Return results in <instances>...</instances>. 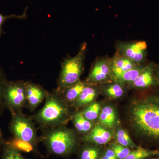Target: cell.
Segmentation results:
<instances>
[{"instance_id": "cell-5", "label": "cell", "mask_w": 159, "mask_h": 159, "mask_svg": "<svg viewBox=\"0 0 159 159\" xmlns=\"http://www.w3.org/2000/svg\"><path fill=\"white\" fill-rule=\"evenodd\" d=\"M5 105L13 113L24 106L26 101L25 84L21 82L7 81L4 91Z\"/></svg>"}, {"instance_id": "cell-32", "label": "cell", "mask_w": 159, "mask_h": 159, "mask_svg": "<svg viewBox=\"0 0 159 159\" xmlns=\"http://www.w3.org/2000/svg\"><path fill=\"white\" fill-rule=\"evenodd\" d=\"M158 150L159 153H158V154L157 155V156L159 158V149H158Z\"/></svg>"}, {"instance_id": "cell-18", "label": "cell", "mask_w": 159, "mask_h": 159, "mask_svg": "<svg viewBox=\"0 0 159 159\" xmlns=\"http://www.w3.org/2000/svg\"><path fill=\"white\" fill-rule=\"evenodd\" d=\"M73 122L77 130L82 133H89L93 128L92 121L87 119L81 112L74 116Z\"/></svg>"}, {"instance_id": "cell-1", "label": "cell", "mask_w": 159, "mask_h": 159, "mask_svg": "<svg viewBox=\"0 0 159 159\" xmlns=\"http://www.w3.org/2000/svg\"><path fill=\"white\" fill-rule=\"evenodd\" d=\"M130 125L139 136L159 143V94L135 100L128 111Z\"/></svg>"}, {"instance_id": "cell-9", "label": "cell", "mask_w": 159, "mask_h": 159, "mask_svg": "<svg viewBox=\"0 0 159 159\" xmlns=\"http://www.w3.org/2000/svg\"><path fill=\"white\" fill-rule=\"evenodd\" d=\"M154 67L152 63L145 66L142 73L131 85L136 88L145 89L158 84L155 74Z\"/></svg>"}, {"instance_id": "cell-22", "label": "cell", "mask_w": 159, "mask_h": 159, "mask_svg": "<svg viewBox=\"0 0 159 159\" xmlns=\"http://www.w3.org/2000/svg\"><path fill=\"white\" fill-rule=\"evenodd\" d=\"M100 110V106L99 103L93 102L89 104L81 113L87 119L93 121L99 116Z\"/></svg>"}, {"instance_id": "cell-13", "label": "cell", "mask_w": 159, "mask_h": 159, "mask_svg": "<svg viewBox=\"0 0 159 159\" xmlns=\"http://www.w3.org/2000/svg\"><path fill=\"white\" fill-rule=\"evenodd\" d=\"M97 91L93 84H87L77 100L74 102L76 108L88 105L93 101L97 97Z\"/></svg>"}, {"instance_id": "cell-28", "label": "cell", "mask_w": 159, "mask_h": 159, "mask_svg": "<svg viewBox=\"0 0 159 159\" xmlns=\"http://www.w3.org/2000/svg\"><path fill=\"white\" fill-rule=\"evenodd\" d=\"M103 154L109 159H118L113 150L109 148H107L104 151Z\"/></svg>"}, {"instance_id": "cell-29", "label": "cell", "mask_w": 159, "mask_h": 159, "mask_svg": "<svg viewBox=\"0 0 159 159\" xmlns=\"http://www.w3.org/2000/svg\"><path fill=\"white\" fill-rule=\"evenodd\" d=\"M154 72L158 84H159V65L156 66H155Z\"/></svg>"}, {"instance_id": "cell-2", "label": "cell", "mask_w": 159, "mask_h": 159, "mask_svg": "<svg viewBox=\"0 0 159 159\" xmlns=\"http://www.w3.org/2000/svg\"><path fill=\"white\" fill-rule=\"evenodd\" d=\"M44 142L50 152L62 156L73 152L77 145L74 132L65 128H57L49 132L44 137Z\"/></svg>"}, {"instance_id": "cell-8", "label": "cell", "mask_w": 159, "mask_h": 159, "mask_svg": "<svg viewBox=\"0 0 159 159\" xmlns=\"http://www.w3.org/2000/svg\"><path fill=\"white\" fill-rule=\"evenodd\" d=\"M111 79V58L104 57L97 60L86 82L88 84L107 82Z\"/></svg>"}, {"instance_id": "cell-11", "label": "cell", "mask_w": 159, "mask_h": 159, "mask_svg": "<svg viewBox=\"0 0 159 159\" xmlns=\"http://www.w3.org/2000/svg\"><path fill=\"white\" fill-rule=\"evenodd\" d=\"M111 79L120 76L137 65V64L118 53L111 58Z\"/></svg>"}, {"instance_id": "cell-30", "label": "cell", "mask_w": 159, "mask_h": 159, "mask_svg": "<svg viewBox=\"0 0 159 159\" xmlns=\"http://www.w3.org/2000/svg\"><path fill=\"white\" fill-rule=\"evenodd\" d=\"M3 143V134L2 131L0 130V148Z\"/></svg>"}, {"instance_id": "cell-20", "label": "cell", "mask_w": 159, "mask_h": 159, "mask_svg": "<svg viewBox=\"0 0 159 159\" xmlns=\"http://www.w3.org/2000/svg\"><path fill=\"white\" fill-rule=\"evenodd\" d=\"M116 138L117 143L132 149H135L139 146L134 143L128 133L124 129L120 128L116 133Z\"/></svg>"}, {"instance_id": "cell-19", "label": "cell", "mask_w": 159, "mask_h": 159, "mask_svg": "<svg viewBox=\"0 0 159 159\" xmlns=\"http://www.w3.org/2000/svg\"><path fill=\"white\" fill-rule=\"evenodd\" d=\"M84 146L80 152V159H99L103 152L98 145L91 144Z\"/></svg>"}, {"instance_id": "cell-16", "label": "cell", "mask_w": 159, "mask_h": 159, "mask_svg": "<svg viewBox=\"0 0 159 159\" xmlns=\"http://www.w3.org/2000/svg\"><path fill=\"white\" fill-rule=\"evenodd\" d=\"M86 82L79 80L75 84L64 89L65 91V99L69 102H75L80 94L82 93L83 90L86 86Z\"/></svg>"}, {"instance_id": "cell-33", "label": "cell", "mask_w": 159, "mask_h": 159, "mask_svg": "<svg viewBox=\"0 0 159 159\" xmlns=\"http://www.w3.org/2000/svg\"><path fill=\"white\" fill-rule=\"evenodd\" d=\"M159 159V158H153V159Z\"/></svg>"}, {"instance_id": "cell-12", "label": "cell", "mask_w": 159, "mask_h": 159, "mask_svg": "<svg viewBox=\"0 0 159 159\" xmlns=\"http://www.w3.org/2000/svg\"><path fill=\"white\" fill-rule=\"evenodd\" d=\"M25 86L26 100L31 108H36L45 97V92L41 88L33 84L27 83Z\"/></svg>"}, {"instance_id": "cell-3", "label": "cell", "mask_w": 159, "mask_h": 159, "mask_svg": "<svg viewBox=\"0 0 159 159\" xmlns=\"http://www.w3.org/2000/svg\"><path fill=\"white\" fill-rule=\"evenodd\" d=\"M68 114L67 107L62 100L55 95H49L36 118L43 125L53 126L62 123L66 119Z\"/></svg>"}, {"instance_id": "cell-10", "label": "cell", "mask_w": 159, "mask_h": 159, "mask_svg": "<svg viewBox=\"0 0 159 159\" xmlns=\"http://www.w3.org/2000/svg\"><path fill=\"white\" fill-rule=\"evenodd\" d=\"M111 139V132L102 125H97L84 137L83 140L87 143L101 145L107 144Z\"/></svg>"}, {"instance_id": "cell-23", "label": "cell", "mask_w": 159, "mask_h": 159, "mask_svg": "<svg viewBox=\"0 0 159 159\" xmlns=\"http://www.w3.org/2000/svg\"><path fill=\"white\" fill-rule=\"evenodd\" d=\"M122 84L115 82L105 89L106 94L111 98L116 99L122 97L124 93V89Z\"/></svg>"}, {"instance_id": "cell-24", "label": "cell", "mask_w": 159, "mask_h": 159, "mask_svg": "<svg viewBox=\"0 0 159 159\" xmlns=\"http://www.w3.org/2000/svg\"><path fill=\"white\" fill-rule=\"evenodd\" d=\"M109 148L113 150L118 159H124L130 153V148L116 142L111 143Z\"/></svg>"}, {"instance_id": "cell-6", "label": "cell", "mask_w": 159, "mask_h": 159, "mask_svg": "<svg viewBox=\"0 0 159 159\" xmlns=\"http://www.w3.org/2000/svg\"><path fill=\"white\" fill-rule=\"evenodd\" d=\"M10 129L15 138L34 145L36 134L32 122L28 118L17 113H13L10 123Z\"/></svg>"}, {"instance_id": "cell-15", "label": "cell", "mask_w": 159, "mask_h": 159, "mask_svg": "<svg viewBox=\"0 0 159 159\" xmlns=\"http://www.w3.org/2000/svg\"><path fill=\"white\" fill-rule=\"evenodd\" d=\"M116 112L111 107L107 106L101 110L99 116V122L100 125L105 128H113L116 124Z\"/></svg>"}, {"instance_id": "cell-21", "label": "cell", "mask_w": 159, "mask_h": 159, "mask_svg": "<svg viewBox=\"0 0 159 159\" xmlns=\"http://www.w3.org/2000/svg\"><path fill=\"white\" fill-rule=\"evenodd\" d=\"M6 144L10 145L11 147L19 152H29L32 151L34 149L33 144L15 137L7 142Z\"/></svg>"}, {"instance_id": "cell-4", "label": "cell", "mask_w": 159, "mask_h": 159, "mask_svg": "<svg viewBox=\"0 0 159 159\" xmlns=\"http://www.w3.org/2000/svg\"><path fill=\"white\" fill-rule=\"evenodd\" d=\"M86 45L80 48L77 55L63 62L59 80L60 89H64L75 84L80 80L83 68Z\"/></svg>"}, {"instance_id": "cell-26", "label": "cell", "mask_w": 159, "mask_h": 159, "mask_svg": "<svg viewBox=\"0 0 159 159\" xmlns=\"http://www.w3.org/2000/svg\"><path fill=\"white\" fill-rule=\"evenodd\" d=\"M26 12V9L25 10L24 13L21 15H16L15 14L10 15H3L0 13V36H2L4 33L2 29V26L4 23L6 22L7 20L12 18L21 19L25 18L27 16Z\"/></svg>"}, {"instance_id": "cell-25", "label": "cell", "mask_w": 159, "mask_h": 159, "mask_svg": "<svg viewBox=\"0 0 159 159\" xmlns=\"http://www.w3.org/2000/svg\"><path fill=\"white\" fill-rule=\"evenodd\" d=\"M2 159H25L20 153V152L6 144Z\"/></svg>"}, {"instance_id": "cell-17", "label": "cell", "mask_w": 159, "mask_h": 159, "mask_svg": "<svg viewBox=\"0 0 159 159\" xmlns=\"http://www.w3.org/2000/svg\"><path fill=\"white\" fill-rule=\"evenodd\" d=\"M159 151L157 150H151L139 146L133 149L124 159H145L154 156H157Z\"/></svg>"}, {"instance_id": "cell-14", "label": "cell", "mask_w": 159, "mask_h": 159, "mask_svg": "<svg viewBox=\"0 0 159 159\" xmlns=\"http://www.w3.org/2000/svg\"><path fill=\"white\" fill-rule=\"evenodd\" d=\"M145 67V66L142 64H138L134 67L126 71L120 76L115 77L112 80L115 82L122 84H131L138 78L144 70Z\"/></svg>"}, {"instance_id": "cell-27", "label": "cell", "mask_w": 159, "mask_h": 159, "mask_svg": "<svg viewBox=\"0 0 159 159\" xmlns=\"http://www.w3.org/2000/svg\"><path fill=\"white\" fill-rule=\"evenodd\" d=\"M2 71L0 69V109L3 105H5L4 99V91L6 82Z\"/></svg>"}, {"instance_id": "cell-7", "label": "cell", "mask_w": 159, "mask_h": 159, "mask_svg": "<svg viewBox=\"0 0 159 159\" xmlns=\"http://www.w3.org/2000/svg\"><path fill=\"white\" fill-rule=\"evenodd\" d=\"M147 48V44L145 41L120 42L117 44L116 53L137 64H142L146 59Z\"/></svg>"}, {"instance_id": "cell-31", "label": "cell", "mask_w": 159, "mask_h": 159, "mask_svg": "<svg viewBox=\"0 0 159 159\" xmlns=\"http://www.w3.org/2000/svg\"><path fill=\"white\" fill-rule=\"evenodd\" d=\"M109 159L107 157H106L105 156V155H104V154H102V156L100 158V159Z\"/></svg>"}]
</instances>
